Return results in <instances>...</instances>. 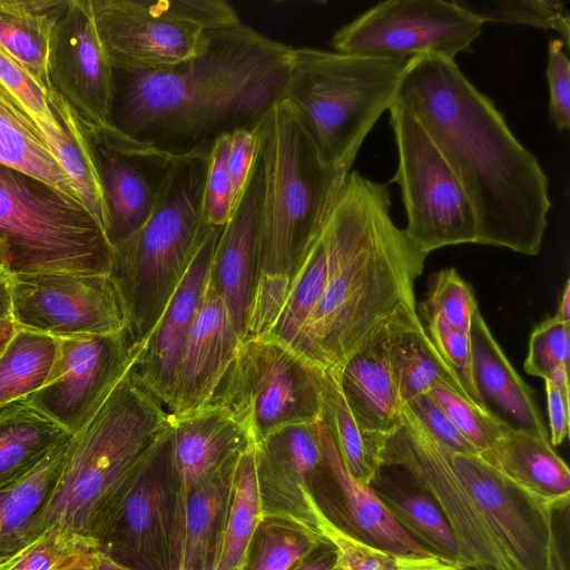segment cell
I'll use <instances>...</instances> for the list:
<instances>
[{
  "mask_svg": "<svg viewBox=\"0 0 570 570\" xmlns=\"http://www.w3.org/2000/svg\"><path fill=\"white\" fill-rule=\"evenodd\" d=\"M394 102L422 126L465 191L478 244L537 255L551 207L548 177L454 59H409Z\"/></svg>",
  "mask_w": 570,
  "mask_h": 570,
  "instance_id": "1",
  "label": "cell"
},
{
  "mask_svg": "<svg viewBox=\"0 0 570 570\" xmlns=\"http://www.w3.org/2000/svg\"><path fill=\"white\" fill-rule=\"evenodd\" d=\"M206 38L198 56L173 67H112L109 126L174 158L209 151L237 129L254 131L281 99L292 48L240 21Z\"/></svg>",
  "mask_w": 570,
  "mask_h": 570,
  "instance_id": "2",
  "label": "cell"
},
{
  "mask_svg": "<svg viewBox=\"0 0 570 570\" xmlns=\"http://www.w3.org/2000/svg\"><path fill=\"white\" fill-rule=\"evenodd\" d=\"M386 184L350 171L323 228L324 292L289 346L320 370L336 371L385 320L416 306L414 284L426 255L399 228Z\"/></svg>",
  "mask_w": 570,
  "mask_h": 570,
  "instance_id": "3",
  "label": "cell"
},
{
  "mask_svg": "<svg viewBox=\"0 0 570 570\" xmlns=\"http://www.w3.org/2000/svg\"><path fill=\"white\" fill-rule=\"evenodd\" d=\"M380 459L405 470L431 495L463 570H566L554 511L480 454L440 443L404 405L401 426L381 442Z\"/></svg>",
  "mask_w": 570,
  "mask_h": 570,
  "instance_id": "4",
  "label": "cell"
},
{
  "mask_svg": "<svg viewBox=\"0 0 570 570\" xmlns=\"http://www.w3.org/2000/svg\"><path fill=\"white\" fill-rule=\"evenodd\" d=\"M171 428V415L128 370L72 438L59 481L33 524V540L57 529L95 547Z\"/></svg>",
  "mask_w": 570,
  "mask_h": 570,
  "instance_id": "5",
  "label": "cell"
},
{
  "mask_svg": "<svg viewBox=\"0 0 570 570\" xmlns=\"http://www.w3.org/2000/svg\"><path fill=\"white\" fill-rule=\"evenodd\" d=\"M264 168L259 276L292 278L324 228L350 173L327 166L286 100L254 129Z\"/></svg>",
  "mask_w": 570,
  "mask_h": 570,
  "instance_id": "6",
  "label": "cell"
},
{
  "mask_svg": "<svg viewBox=\"0 0 570 570\" xmlns=\"http://www.w3.org/2000/svg\"><path fill=\"white\" fill-rule=\"evenodd\" d=\"M209 153L176 158L148 219L112 248L109 276L136 343L149 337L212 228L204 200Z\"/></svg>",
  "mask_w": 570,
  "mask_h": 570,
  "instance_id": "7",
  "label": "cell"
},
{
  "mask_svg": "<svg viewBox=\"0 0 570 570\" xmlns=\"http://www.w3.org/2000/svg\"><path fill=\"white\" fill-rule=\"evenodd\" d=\"M406 62L292 48L279 100L294 108L323 161L350 173L363 140L394 104Z\"/></svg>",
  "mask_w": 570,
  "mask_h": 570,
  "instance_id": "8",
  "label": "cell"
},
{
  "mask_svg": "<svg viewBox=\"0 0 570 570\" xmlns=\"http://www.w3.org/2000/svg\"><path fill=\"white\" fill-rule=\"evenodd\" d=\"M112 253L102 226L79 199L0 164V268L9 277L109 275Z\"/></svg>",
  "mask_w": 570,
  "mask_h": 570,
  "instance_id": "9",
  "label": "cell"
},
{
  "mask_svg": "<svg viewBox=\"0 0 570 570\" xmlns=\"http://www.w3.org/2000/svg\"><path fill=\"white\" fill-rule=\"evenodd\" d=\"M95 24L114 68L148 71L198 56L206 32L239 22L223 0H90Z\"/></svg>",
  "mask_w": 570,
  "mask_h": 570,
  "instance_id": "10",
  "label": "cell"
},
{
  "mask_svg": "<svg viewBox=\"0 0 570 570\" xmlns=\"http://www.w3.org/2000/svg\"><path fill=\"white\" fill-rule=\"evenodd\" d=\"M208 405L228 411L255 444L282 428L321 419L318 368L277 341L248 337Z\"/></svg>",
  "mask_w": 570,
  "mask_h": 570,
  "instance_id": "11",
  "label": "cell"
},
{
  "mask_svg": "<svg viewBox=\"0 0 570 570\" xmlns=\"http://www.w3.org/2000/svg\"><path fill=\"white\" fill-rule=\"evenodd\" d=\"M397 148V184L406 213L404 233L426 256L441 247L478 244L473 207L422 126L400 105L390 109Z\"/></svg>",
  "mask_w": 570,
  "mask_h": 570,
  "instance_id": "12",
  "label": "cell"
},
{
  "mask_svg": "<svg viewBox=\"0 0 570 570\" xmlns=\"http://www.w3.org/2000/svg\"><path fill=\"white\" fill-rule=\"evenodd\" d=\"M483 24L456 0H389L341 28L331 43L336 52L362 57L454 59L470 49Z\"/></svg>",
  "mask_w": 570,
  "mask_h": 570,
  "instance_id": "13",
  "label": "cell"
},
{
  "mask_svg": "<svg viewBox=\"0 0 570 570\" xmlns=\"http://www.w3.org/2000/svg\"><path fill=\"white\" fill-rule=\"evenodd\" d=\"M57 340V355L45 384L21 401L75 436L135 365L145 343H136L127 328Z\"/></svg>",
  "mask_w": 570,
  "mask_h": 570,
  "instance_id": "14",
  "label": "cell"
},
{
  "mask_svg": "<svg viewBox=\"0 0 570 570\" xmlns=\"http://www.w3.org/2000/svg\"><path fill=\"white\" fill-rule=\"evenodd\" d=\"M10 286L16 327L56 338L127 328L122 303L109 275L22 274L11 276Z\"/></svg>",
  "mask_w": 570,
  "mask_h": 570,
  "instance_id": "15",
  "label": "cell"
},
{
  "mask_svg": "<svg viewBox=\"0 0 570 570\" xmlns=\"http://www.w3.org/2000/svg\"><path fill=\"white\" fill-rule=\"evenodd\" d=\"M85 128L107 208L105 233L114 248L148 219L176 158L111 126Z\"/></svg>",
  "mask_w": 570,
  "mask_h": 570,
  "instance_id": "16",
  "label": "cell"
},
{
  "mask_svg": "<svg viewBox=\"0 0 570 570\" xmlns=\"http://www.w3.org/2000/svg\"><path fill=\"white\" fill-rule=\"evenodd\" d=\"M171 431L94 547L134 570H173Z\"/></svg>",
  "mask_w": 570,
  "mask_h": 570,
  "instance_id": "17",
  "label": "cell"
},
{
  "mask_svg": "<svg viewBox=\"0 0 570 570\" xmlns=\"http://www.w3.org/2000/svg\"><path fill=\"white\" fill-rule=\"evenodd\" d=\"M48 78V87L68 101L85 125L109 126L112 66L99 38L90 0H67L51 36Z\"/></svg>",
  "mask_w": 570,
  "mask_h": 570,
  "instance_id": "18",
  "label": "cell"
},
{
  "mask_svg": "<svg viewBox=\"0 0 570 570\" xmlns=\"http://www.w3.org/2000/svg\"><path fill=\"white\" fill-rule=\"evenodd\" d=\"M320 420L282 428L254 444L263 514L316 530L321 507L314 490L328 471Z\"/></svg>",
  "mask_w": 570,
  "mask_h": 570,
  "instance_id": "19",
  "label": "cell"
},
{
  "mask_svg": "<svg viewBox=\"0 0 570 570\" xmlns=\"http://www.w3.org/2000/svg\"><path fill=\"white\" fill-rule=\"evenodd\" d=\"M263 190L264 168L257 153L243 193L220 230L209 269L208 279L222 297L240 342L247 336L257 279Z\"/></svg>",
  "mask_w": 570,
  "mask_h": 570,
  "instance_id": "20",
  "label": "cell"
},
{
  "mask_svg": "<svg viewBox=\"0 0 570 570\" xmlns=\"http://www.w3.org/2000/svg\"><path fill=\"white\" fill-rule=\"evenodd\" d=\"M239 343L226 306L208 279L175 374L167 407L171 417L210 403Z\"/></svg>",
  "mask_w": 570,
  "mask_h": 570,
  "instance_id": "21",
  "label": "cell"
},
{
  "mask_svg": "<svg viewBox=\"0 0 570 570\" xmlns=\"http://www.w3.org/2000/svg\"><path fill=\"white\" fill-rule=\"evenodd\" d=\"M404 306L380 324L337 368L343 396L367 435L386 438L402 424V407L392 361V341Z\"/></svg>",
  "mask_w": 570,
  "mask_h": 570,
  "instance_id": "22",
  "label": "cell"
},
{
  "mask_svg": "<svg viewBox=\"0 0 570 570\" xmlns=\"http://www.w3.org/2000/svg\"><path fill=\"white\" fill-rule=\"evenodd\" d=\"M222 228L212 226L209 229L132 366L138 380L166 411L175 374L208 282Z\"/></svg>",
  "mask_w": 570,
  "mask_h": 570,
  "instance_id": "23",
  "label": "cell"
},
{
  "mask_svg": "<svg viewBox=\"0 0 570 570\" xmlns=\"http://www.w3.org/2000/svg\"><path fill=\"white\" fill-rule=\"evenodd\" d=\"M171 419V462L175 475L171 533L174 558L185 505L191 490L205 475L252 441L236 419L216 405H207L191 414Z\"/></svg>",
  "mask_w": 570,
  "mask_h": 570,
  "instance_id": "24",
  "label": "cell"
},
{
  "mask_svg": "<svg viewBox=\"0 0 570 570\" xmlns=\"http://www.w3.org/2000/svg\"><path fill=\"white\" fill-rule=\"evenodd\" d=\"M320 438L328 468L324 482L335 497L322 509L325 515L348 535L390 554L433 556L395 522L370 485L350 475L321 420Z\"/></svg>",
  "mask_w": 570,
  "mask_h": 570,
  "instance_id": "25",
  "label": "cell"
},
{
  "mask_svg": "<svg viewBox=\"0 0 570 570\" xmlns=\"http://www.w3.org/2000/svg\"><path fill=\"white\" fill-rule=\"evenodd\" d=\"M481 456L553 511L569 505L570 471L549 436L510 426Z\"/></svg>",
  "mask_w": 570,
  "mask_h": 570,
  "instance_id": "26",
  "label": "cell"
},
{
  "mask_svg": "<svg viewBox=\"0 0 570 570\" xmlns=\"http://www.w3.org/2000/svg\"><path fill=\"white\" fill-rule=\"evenodd\" d=\"M370 488L414 541L431 554L460 567L456 542L445 518L414 478L400 466L382 464Z\"/></svg>",
  "mask_w": 570,
  "mask_h": 570,
  "instance_id": "27",
  "label": "cell"
},
{
  "mask_svg": "<svg viewBox=\"0 0 570 570\" xmlns=\"http://www.w3.org/2000/svg\"><path fill=\"white\" fill-rule=\"evenodd\" d=\"M469 337L473 375L482 396L488 395L518 423V428L548 436L532 390L513 368L478 308Z\"/></svg>",
  "mask_w": 570,
  "mask_h": 570,
  "instance_id": "28",
  "label": "cell"
},
{
  "mask_svg": "<svg viewBox=\"0 0 570 570\" xmlns=\"http://www.w3.org/2000/svg\"><path fill=\"white\" fill-rule=\"evenodd\" d=\"M239 452L205 475L191 490L174 550V570H208L210 568L228 488Z\"/></svg>",
  "mask_w": 570,
  "mask_h": 570,
  "instance_id": "29",
  "label": "cell"
},
{
  "mask_svg": "<svg viewBox=\"0 0 570 570\" xmlns=\"http://www.w3.org/2000/svg\"><path fill=\"white\" fill-rule=\"evenodd\" d=\"M263 518L254 444L238 454L228 488L210 570H244Z\"/></svg>",
  "mask_w": 570,
  "mask_h": 570,
  "instance_id": "30",
  "label": "cell"
},
{
  "mask_svg": "<svg viewBox=\"0 0 570 570\" xmlns=\"http://www.w3.org/2000/svg\"><path fill=\"white\" fill-rule=\"evenodd\" d=\"M47 94L61 130L52 129L43 122L36 125L78 198L105 230L107 208L85 125L76 110L52 87H48Z\"/></svg>",
  "mask_w": 570,
  "mask_h": 570,
  "instance_id": "31",
  "label": "cell"
},
{
  "mask_svg": "<svg viewBox=\"0 0 570 570\" xmlns=\"http://www.w3.org/2000/svg\"><path fill=\"white\" fill-rule=\"evenodd\" d=\"M72 438L22 401L0 409V489L28 475L52 450Z\"/></svg>",
  "mask_w": 570,
  "mask_h": 570,
  "instance_id": "32",
  "label": "cell"
},
{
  "mask_svg": "<svg viewBox=\"0 0 570 570\" xmlns=\"http://www.w3.org/2000/svg\"><path fill=\"white\" fill-rule=\"evenodd\" d=\"M71 440L28 475L0 489V563L33 541V524L59 481Z\"/></svg>",
  "mask_w": 570,
  "mask_h": 570,
  "instance_id": "33",
  "label": "cell"
},
{
  "mask_svg": "<svg viewBox=\"0 0 570 570\" xmlns=\"http://www.w3.org/2000/svg\"><path fill=\"white\" fill-rule=\"evenodd\" d=\"M67 0H0V48L46 90L53 29Z\"/></svg>",
  "mask_w": 570,
  "mask_h": 570,
  "instance_id": "34",
  "label": "cell"
},
{
  "mask_svg": "<svg viewBox=\"0 0 570 570\" xmlns=\"http://www.w3.org/2000/svg\"><path fill=\"white\" fill-rule=\"evenodd\" d=\"M392 361L402 404L440 386L469 399L432 344L416 307L407 308L402 315L392 341Z\"/></svg>",
  "mask_w": 570,
  "mask_h": 570,
  "instance_id": "35",
  "label": "cell"
},
{
  "mask_svg": "<svg viewBox=\"0 0 570 570\" xmlns=\"http://www.w3.org/2000/svg\"><path fill=\"white\" fill-rule=\"evenodd\" d=\"M0 164L41 179L79 199L35 120L1 82Z\"/></svg>",
  "mask_w": 570,
  "mask_h": 570,
  "instance_id": "36",
  "label": "cell"
},
{
  "mask_svg": "<svg viewBox=\"0 0 570 570\" xmlns=\"http://www.w3.org/2000/svg\"><path fill=\"white\" fill-rule=\"evenodd\" d=\"M321 421L330 433L340 458L357 482L370 485L381 466L380 445L383 438H373L361 430L343 396L337 374L318 368Z\"/></svg>",
  "mask_w": 570,
  "mask_h": 570,
  "instance_id": "37",
  "label": "cell"
},
{
  "mask_svg": "<svg viewBox=\"0 0 570 570\" xmlns=\"http://www.w3.org/2000/svg\"><path fill=\"white\" fill-rule=\"evenodd\" d=\"M58 340L16 327L0 354V409L38 391L53 365Z\"/></svg>",
  "mask_w": 570,
  "mask_h": 570,
  "instance_id": "38",
  "label": "cell"
},
{
  "mask_svg": "<svg viewBox=\"0 0 570 570\" xmlns=\"http://www.w3.org/2000/svg\"><path fill=\"white\" fill-rule=\"evenodd\" d=\"M326 544L325 539L307 525L263 514L244 570H291Z\"/></svg>",
  "mask_w": 570,
  "mask_h": 570,
  "instance_id": "39",
  "label": "cell"
},
{
  "mask_svg": "<svg viewBox=\"0 0 570 570\" xmlns=\"http://www.w3.org/2000/svg\"><path fill=\"white\" fill-rule=\"evenodd\" d=\"M327 273V244L322 229L291 278L283 311L275 327L265 338H272L288 347L292 345L324 292Z\"/></svg>",
  "mask_w": 570,
  "mask_h": 570,
  "instance_id": "40",
  "label": "cell"
},
{
  "mask_svg": "<svg viewBox=\"0 0 570 570\" xmlns=\"http://www.w3.org/2000/svg\"><path fill=\"white\" fill-rule=\"evenodd\" d=\"M456 2L478 17L483 23L501 22L525 24L542 30H552L569 48L570 13L566 3L556 0H490Z\"/></svg>",
  "mask_w": 570,
  "mask_h": 570,
  "instance_id": "41",
  "label": "cell"
},
{
  "mask_svg": "<svg viewBox=\"0 0 570 570\" xmlns=\"http://www.w3.org/2000/svg\"><path fill=\"white\" fill-rule=\"evenodd\" d=\"M570 322L553 316L539 324L529 338L528 374L569 386Z\"/></svg>",
  "mask_w": 570,
  "mask_h": 570,
  "instance_id": "42",
  "label": "cell"
},
{
  "mask_svg": "<svg viewBox=\"0 0 570 570\" xmlns=\"http://www.w3.org/2000/svg\"><path fill=\"white\" fill-rule=\"evenodd\" d=\"M429 393L480 455L487 453L511 426L488 407L474 404L453 390L440 386Z\"/></svg>",
  "mask_w": 570,
  "mask_h": 570,
  "instance_id": "43",
  "label": "cell"
},
{
  "mask_svg": "<svg viewBox=\"0 0 570 570\" xmlns=\"http://www.w3.org/2000/svg\"><path fill=\"white\" fill-rule=\"evenodd\" d=\"M478 308L470 284L455 268L448 267L431 278L421 313L423 317L439 316L451 326L469 334L472 316Z\"/></svg>",
  "mask_w": 570,
  "mask_h": 570,
  "instance_id": "44",
  "label": "cell"
},
{
  "mask_svg": "<svg viewBox=\"0 0 570 570\" xmlns=\"http://www.w3.org/2000/svg\"><path fill=\"white\" fill-rule=\"evenodd\" d=\"M426 334L435 350L458 377L468 397L487 409L473 375L471 343L468 333L451 326L439 316L424 317Z\"/></svg>",
  "mask_w": 570,
  "mask_h": 570,
  "instance_id": "45",
  "label": "cell"
},
{
  "mask_svg": "<svg viewBox=\"0 0 570 570\" xmlns=\"http://www.w3.org/2000/svg\"><path fill=\"white\" fill-rule=\"evenodd\" d=\"M83 547L92 546L57 529H50L1 562L0 570H57L66 559Z\"/></svg>",
  "mask_w": 570,
  "mask_h": 570,
  "instance_id": "46",
  "label": "cell"
},
{
  "mask_svg": "<svg viewBox=\"0 0 570 570\" xmlns=\"http://www.w3.org/2000/svg\"><path fill=\"white\" fill-rule=\"evenodd\" d=\"M315 528L334 548L340 570H391L393 554L348 535L325 515L322 508L317 512Z\"/></svg>",
  "mask_w": 570,
  "mask_h": 570,
  "instance_id": "47",
  "label": "cell"
},
{
  "mask_svg": "<svg viewBox=\"0 0 570 570\" xmlns=\"http://www.w3.org/2000/svg\"><path fill=\"white\" fill-rule=\"evenodd\" d=\"M0 82L21 104L35 122L61 130L47 90L10 55L0 48Z\"/></svg>",
  "mask_w": 570,
  "mask_h": 570,
  "instance_id": "48",
  "label": "cell"
},
{
  "mask_svg": "<svg viewBox=\"0 0 570 570\" xmlns=\"http://www.w3.org/2000/svg\"><path fill=\"white\" fill-rule=\"evenodd\" d=\"M229 135L218 138L213 145L205 181V215L208 224L224 227L234 210L233 187L227 168Z\"/></svg>",
  "mask_w": 570,
  "mask_h": 570,
  "instance_id": "49",
  "label": "cell"
},
{
  "mask_svg": "<svg viewBox=\"0 0 570 570\" xmlns=\"http://www.w3.org/2000/svg\"><path fill=\"white\" fill-rule=\"evenodd\" d=\"M564 48L560 39L549 40L546 70L549 86V115L559 131H566L570 127V61Z\"/></svg>",
  "mask_w": 570,
  "mask_h": 570,
  "instance_id": "50",
  "label": "cell"
},
{
  "mask_svg": "<svg viewBox=\"0 0 570 570\" xmlns=\"http://www.w3.org/2000/svg\"><path fill=\"white\" fill-rule=\"evenodd\" d=\"M403 405L434 439L446 448L458 452L479 454L429 392L415 396Z\"/></svg>",
  "mask_w": 570,
  "mask_h": 570,
  "instance_id": "51",
  "label": "cell"
},
{
  "mask_svg": "<svg viewBox=\"0 0 570 570\" xmlns=\"http://www.w3.org/2000/svg\"><path fill=\"white\" fill-rule=\"evenodd\" d=\"M257 154L254 131L237 129L229 134L227 168L232 180L234 207L247 183Z\"/></svg>",
  "mask_w": 570,
  "mask_h": 570,
  "instance_id": "52",
  "label": "cell"
},
{
  "mask_svg": "<svg viewBox=\"0 0 570 570\" xmlns=\"http://www.w3.org/2000/svg\"><path fill=\"white\" fill-rule=\"evenodd\" d=\"M547 407L550 426V443L560 445L569 435L570 386L546 381Z\"/></svg>",
  "mask_w": 570,
  "mask_h": 570,
  "instance_id": "53",
  "label": "cell"
},
{
  "mask_svg": "<svg viewBox=\"0 0 570 570\" xmlns=\"http://www.w3.org/2000/svg\"><path fill=\"white\" fill-rule=\"evenodd\" d=\"M391 570H463L436 556H394Z\"/></svg>",
  "mask_w": 570,
  "mask_h": 570,
  "instance_id": "54",
  "label": "cell"
},
{
  "mask_svg": "<svg viewBox=\"0 0 570 570\" xmlns=\"http://www.w3.org/2000/svg\"><path fill=\"white\" fill-rule=\"evenodd\" d=\"M336 553L334 548L327 543L312 556L297 563L291 570H335Z\"/></svg>",
  "mask_w": 570,
  "mask_h": 570,
  "instance_id": "55",
  "label": "cell"
},
{
  "mask_svg": "<svg viewBox=\"0 0 570 570\" xmlns=\"http://www.w3.org/2000/svg\"><path fill=\"white\" fill-rule=\"evenodd\" d=\"M85 559L91 570H134L94 547L85 550Z\"/></svg>",
  "mask_w": 570,
  "mask_h": 570,
  "instance_id": "56",
  "label": "cell"
},
{
  "mask_svg": "<svg viewBox=\"0 0 570 570\" xmlns=\"http://www.w3.org/2000/svg\"><path fill=\"white\" fill-rule=\"evenodd\" d=\"M11 320L10 277L0 276V322Z\"/></svg>",
  "mask_w": 570,
  "mask_h": 570,
  "instance_id": "57",
  "label": "cell"
},
{
  "mask_svg": "<svg viewBox=\"0 0 570 570\" xmlns=\"http://www.w3.org/2000/svg\"><path fill=\"white\" fill-rule=\"evenodd\" d=\"M553 317L562 322H570V279H567L564 284L558 309Z\"/></svg>",
  "mask_w": 570,
  "mask_h": 570,
  "instance_id": "58",
  "label": "cell"
},
{
  "mask_svg": "<svg viewBox=\"0 0 570 570\" xmlns=\"http://www.w3.org/2000/svg\"><path fill=\"white\" fill-rule=\"evenodd\" d=\"M89 547L81 548L78 552L66 559L57 570H91L85 559V550Z\"/></svg>",
  "mask_w": 570,
  "mask_h": 570,
  "instance_id": "59",
  "label": "cell"
},
{
  "mask_svg": "<svg viewBox=\"0 0 570 570\" xmlns=\"http://www.w3.org/2000/svg\"><path fill=\"white\" fill-rule=\"evenodd\" d=\"M16 330V325L12 322V320H7L0 322V354L3 351L6 344L12 336L13 332Z\"/></svg>",
  "mask_w": 570,
  "mask_h": 570,
  "instance_id": "60",
  "label": "cell"
},
{
  "mask_svg": "<svg viewBox=\"0 0 570 570\" xmlns=\"http://www.w3.org/2000/svg\"><path fill=\"white\" fill-rule=\"evenodd\" d=\"M0 276H7L9 277L1 268H0Z\"/></svg>",
  "mask_w": 570,
  "mask_h": 570,
  "instance_id": "61",
  "label": "cell"
},
{
  "mask_svg": "<svg viewBox=\"0 0 570 570\" xmlns=\"http://www.w3.org/2000/svg\"><path fill=\"white\" fill-rule=\"evenodd\" d=\"M336 570H340L338 568H336Z\"/></svg>",
  "mask_w": 570,
  "mask_h": 570,
  "instance_id": "62",
  "label": "cell"
},
{
  "mask_svg": "<svg viewBox=\"0 0 570 570\" xmlns=\"http://www.w3.org/2000/svg\"><path fill=\"white\" fill-rule=\"evenodd\" d=\"M208 570H210V568Z\"/></svg>",
  "mask_w": 570,
  "mask_h": 570,
  "instance_id": "63",
  "label": "cell"
},
{
  "mask_svg": "<svg viewBox=\"0 0 570 570\" xmlns=\"http://www.w3.org/2000/svg\"><path fill=\"white\" fill-rule=\"evenodd\" d=\"M336 570V569H335Z\"/></svg>",
  "mask_w": 570,
  "mask_h": 570,
  "instance_id": "64",
  "label": "cell"
}]
</instances>
